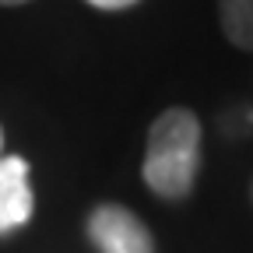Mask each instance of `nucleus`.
I'll return each mask as SVG.
<instances>
[{"label": "nucleus", "instance_id": "obj_5", "mask_svg": "<svg viewBox=\"0 0 253 253\" xmlns=\"http://www.w3.org/2000/svg\"><path fill=\"white\" fill-rule=\"evenodd\" d=\"M91 7H102V11H123V7H130L137 4V0H88Z\"/></svg>", "mask_w": 253, "mask_h": 253}, {"label": "nucleus", "instance_id": "obj_3", "mask_svg": "<svg viewBox=\"0 0 253 253\" xmlns=\"http://www.w3.org/2000/svg\"><path fill=\"white\" fill-rule=\"evenodd\" d=\"M32 183H28V166L21 155H4L0 158V236H11L32 218Z\"/></svg>", "mask_w": 253, "mask_h": 253}, {"label": "nucleus", "instance_id": "obj_7", "mask_svg": "<svg viewBox=\"0 0 253 253\" xmlns=\"http://www.w3.org/2000/svg\"><path fill=\"white\" fill-rule=\"evenodd\" d=\"M0 158H4V130H0Z\"/></svg>", "mask_w": 253, "mask_h": 253}, {"label": "nucleus", "instance_id": "obj_2", "mask_svg": "<svg viewBox=\"0 0 253 253\" xmlns=\"http://www.w3.org/2000/svg\"><path fill=\"white\" fill-rule=\"evenodd\" d=\"M88 236L99 253H155L148 225L120 204H99L88 218Z\"/></svg>", "mask_w": 253, "mask_h": 253}, {"label": "nucleus", "instance_id": "obj_4", "mask_svg": "<svg viewBox=\"0 0 253 253\" xmlns=\"http://www.w3.org/2000/svg\"><path fill=\"white\" fill-rule=\"evenodd\" d=\"M221 32L239 49H253V0H218Z\"/></svg>", "mask_w": 253, "mask_h": 253}, {"label": "nucleus", "instance_id": "obj_6", "mask_svg": "<svg viewBox=\"0 0 253 253\" xmlns=\"http://www.w3.org/2000/svg\"><path fill=\"white\" fill-rule=\"evenodd\" d=\"M4 7H14V4H28V0H0Z\"/></svg>", "mask_w": 253, "mask_h": 253}, {"label": "nucleus", "instance_id": "obj_1", "mask_svg": "<svg viewBox=\"0 0 253 253\" xmlns=\"http://www.w3.org/2000/svg\"><path fill=\"white\" fill-rule=\"evenodd\" d=\"M201 166V123L197 116L176 106L166 109L148 130V148H144V166L141 176L158 197L179 201L194 190Z\"/></svg>", "mask_w": 253, "mask_h": 253}]
</instances>
